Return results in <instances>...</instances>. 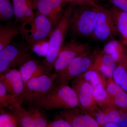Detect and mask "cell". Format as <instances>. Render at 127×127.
<instances>
[{
  "instance_id": "1",
  "label": "cell",
  "mask_w": 127,
  "mask_h": 127,
  "mask_svg": "<svg viewBox=\"0 0 127 127\" xmlns=\"http://www.w3.org/2000/svg\"><path fill=\"white\" fill-rule=\"evenodd\" d=\"M56 73H47L31 79L24 84L20 102L21 105L38 108L56 85Z\"/></svg>"
},
{
  "instance_id": "2",
  "label": "cell",
  "mask_w": 127,
  "mask_h": 127,
  "mask_svg": "<svg viewBox=\"0 0 127 127\" xmlns=\"http://www.w3.org/2000/svg\"><path fill=\"white\" fill-rule=\"evenodd\" d=\"M74 5L69 3L64 11L61 20L49 37L47 53L42 62L47 73H52L54 69L55 62L69 31L70 20Z\"/></svg>"
},
{
  "instance_id": "3",
  "label": "cell",
  "mask_w": 127,
  "mask_h": 127,
  "mask_svg": "<svg viewBox=\"0 0 127 127\" xmlns=\"http://www.w3.org/2000/svg\"><path fill=\"white\" fill-rule=\"evenodd\" d=\"M95 5H74L69 25L71 39L92 37L96 20Z\"/></svg>"
},
{
  "instance_id": "4",
  "label": "cell",
  "mask_w": 127,
  "mask_h": 127,
  "mask_svg": "<svg viewBox=\"0 0 127 127\" xmlns=\"http://www.w3.org/2000/svg\"><path fill=\"white\" fill-rule=\"evenodd\" d=\"M52 23L47 18L38 11L34 15V20L22 24L20 34L32 49L37 43L47 39L54 29Z\"/></svg>"
},
{
  "instance_id": "5",
  "label": "cell",
  "mask_w": 127,
  "mask_h": 127,
  "mask_svg": "<svg viewBox=\"0 0 127 127\" xmlns=\"http://www.w3.org/2000/svg\"><path fill=\"white\" fill-rule=\"evenodd\" d=\"M79 107L75 91L68 83L57 84L39 108L46 110L72 109Z\"/></svg>"
},
{
  "instance_id": "6",
  "label": "cell",
  "mask_w": 127,
  "mask_h": 127,
  "mask_svg": "<svg viewBox=\"0 0 127 127\" xmlns=\"http://www.w3.org/2000/svg\"><path fill=\"white\" fill-rule=\"evenodd\" d=\"M32 51L24 40L12 41L0 51V74L13 68H20L32 58Z\"/></svg>"
},
{
  "instance_id": "7",
  "label": "cell",
  "mask_w": 127,
  "mask_h": 127,
  "mask_svg": "<svg viewBox=\"0 0 127 127\" xmlns=\"http://www.w3.org/2000/svg\"><path fill=\"white\" fill-rule=\"evenodd\" d=\"M96 20L91 37L95 40L107 42L118 34L113 15L110 9L96 4Z\"/></svg>"
},
{
  "instance_id": "8",
  "label": "cell",
  "mask_w": 127,
  "mask_h": 127,
  "mask_svg": "<svg viewBox=\"0 0 127 127\" xmlns=\"http://www.w3.org/2000/svg\"><path fill=\"white\" fill-rule=\"evenodd\" d=\"M96 54V50L91 49L72 60L63 70L56 74L57 84L68 83L75 78L86 71L92 65Z\"/></svg>"
},
{
  "instance_id": "9",
  "label": "cell",
  "mask_w": 127,
  "mask_h": 127,
  "mask_svg": "<svg viewBox=\"0 0 127 127\" xmlns=\"http://www.w3.org/2000/svg\"><path fill=\"white\" fill-rule=\"evenodd\" d=\"M90 49L88 43H82L76 39H71L64 43L54 65L55 73L61 71L74 58Z\"/></svg>"
},
{
  "instance_id": "10",
  "label": "cell",
  "mask_w": 127,
  "mask_h": 127,
  "mask_svg": "<svg viewBox=\"0 0 127 127\" xmlns=\"http://www.w3.org/2000/svg\"><path fill=\"white\" fill-rule=\"evenodd\" d=\"M40 108L31 107L28 109L18 107L11 111L20 127H48V120Z\"/></svg>"
},
{
  "instance_id": "11",
  "label": "cell",
  "mask_w": 127,
  "mask_h": 127,
  "mask_svg": "<svg viewBox=\"0 0 127 127\" xmlns=\"http://www.w3.org/2000/svg\"><path fill=\"white\" fill-rule=\"evenodd\" d=\"M71 82L80 108L89 113L98 106L94 97L93 88L91 84L79 76Z\"/></svg>"
},
{
  "instance_id": "12",
  "label": "cell",
  "mask_w": 127,
  "mask_h": 127,
  "mask_svg": "<svg viewBox=\"0 0 127 127\" xmlns=\"http://www.w3.org/2000/svg\"><path fill=\"white\" fill-rule=\"evenodd\" d=\"M69 4L66 0H36L35 9L47 18L56 27L63 15V9Z\"/></svg>"
},
{
  "instance_id": "13",
  "label": "cell",
  "mask_w": 127,
  "mask_h": 127,
  "mask_svg": "<svg viewBox=\"0 0 127 127\" xmlns=\"http://www.w3.org/2000/svg\"><path fill=\"white\" fill-rule=\"evenodd\" d=\"M60 114L72 127H103L86 111L79 107L72 109H63Z\"/></svg>"
},
{
  "instance_id": "14",
  "label": "cell",
  "mask_w": 127,
  "mask_h": 127,
  "mask_svg": "<svg viewBox=\"0 0 127 127\" xmlns=\"http://www.w3.org/2000/svg\"><path fill=\"white\" fill-rule=\"evenodd\" d=\"M0 83L8 92L20 100L24 83L19 69L14 68L0 74Z\"/></svg>"
},
{
  "instance_id": "15",
  "label": "cell",
  "mask_w": 127,
  "mask_h": 127,
  "mask_svg": "<svg viewBox=\"0 0 127 127\" xmlns=\"http://www.w3.org/2000/svg\"><path fill=\"white\" fill-rule=\"evenodd\" d=\"M106 89L112 104L123 114L127 116V93L113 78L107 79Z\"/></svg>"
},
{
  "instance_id": "16",
  "label": "cell",
  "mask_w": 127,
  "mask_h": 127,
  "mask_svg": "<svg viewBox=\"0 0 127 127\" xmlns=\"http://www.w3.org/2000/svg\"><path fill=\"white\" fill-rule=\"evenodd\" d=\"M36 0H12L15 21L22 24L33 20Z\"/></svg>"
},
{
  "instance_id": "17",
  "label": "cell",
  "mask_w": 127,
  "mask_h": 127,
  "mask_svg": "<svg viewBox=\"0 0 127 127\" xmlns=\"http://www.w3.org/2000/svg\"><path fill=\"white\" fill-rule=\"evenodd\" d=\"M117 63L114 59L102 51L96 50V54L92 66L101 72L107 79L113 78Z\"/></svg>"
},
{
  "instance_id": "18",
  "label": "cell",
  "mask_w": 127,
  "mask_h": 127,
  "mask_svg": "<svg viewBox=\"0 0 127 127\" xmlns=\"http://www.w3.org/2000/svg\"><path fill=\"white\" fill-rule=\"evenodd\" d=\"M19 69L24 84L31 79L47 73L43 63L33 58L27 61Z\"/></svg>"
},
{
  "instance_id": "19",
  "label": "cell",
  "mask_w": 127,
  "mask_h": 127,
  "mask_svg": "<svg viewBox=\"0 0 127 127\" xmlns=\"http://www.w3.org/2000/svg\"><path fill=\"white\" fill-rule=\"evenodd\" d=\"M21 24L15 21L7 22L6 25H0V51L12 42L20 34Z\"/></svg>"
},
{
  "instance_id": "20",
  "label": "cell",
  "mask_w": 127,
  "mask_h": 127,
  "mask_svg": "<svg viewBox=\"0 0 127 127\" xmlns=\"http://www.w3.org/2000/svg\"><path fill=\"white\" fill-rule=\"evenodd\" d=\"M115 21L118 34L124 45L127 46V12L112 6L110 9Z\"/></svg>"
},
{
  "instance_id": "21",
  "label": "cell",
  "mask_w": 127,
  "mask_h": 127,
  "mask_svg": "<svg viewBox=\"0 0 127 127\" xmlns=\"http://www.w3.org/2000/svg\"><path fill=\"white\" fill-rule=\"evenodd\" d=\"M113 79L127 93V52L117 63Z\"/></svg>"
},
{
  "instance_id": "22",
  "label": "cell",
  "mask_w": 127,
  "mask_h": 127,
  "mask_svg": "<svg viewBox=\"0 0 127 127\" xmlns=\"http://www.w3.org/2000/svg\"><path fill=\"white\" fill-rule=\"evenodd\" d=\"M102 50L104 53L111 56L116 63L127 52L122 41L113 39L107 42Z\"/></svg>"
},
{
  "instance_id": "23",
  "label": "cell",
  "mask_w": 127,
  "mask_h": 127,
  "mask_svg": "<svg viewBox=\"0 0 127 127\" xmlns=\"http://www.w3.org/2000/svg\"><path fill=\"white\" fill-rule=\"evenodd\" d=\"M20 100L10 94L4 86L0 83V107L13 111L21 106Z\"/></svg>"
},
{
  "instance_id": "24",
  "label": "cell",
  "mask_w": 127,
  "mask_h": 127,
  "mask_svg": "<svg viewBox=\"0 0 127 127\" xmlns=\"http://www.w3.org/2000/svg\"><path fill=\"white\" fill-rule=\"evenodd\" d=\"M79 76L89 83L94 87L100 84L106 87L107 79L96 69L91 66L88 70Z\"/></svg>"
},
{
  "instance_id": "25",
  "label": "cell",
  "mask_w": 127,
  "mask_h": 127,
  "mask_svg": "<svg viewBox=\"0 0 127 127\" xmlns=\"http://www.w3.org/2000/svg\"><path fill=\"white\" fill-rule=\"evenodd\" d=\"M15 17L13 5L10 1H0V20L3 21H11Z\"/></svg>"
},
{
  "instance_id": "26",
  "label": "cell",
  "mask_w": 127,
  "mask_h": 127,
  "mask_svg": "<svg viewBox=\"0 0 127 127\" xmlns=\"http://www.w3.org/2000/svg\"><path fill=\"white\" fill-rule=\"evenodd\" d=\"M0 108V127H20L18 122L13 114Z\"/></svg>"
},
{
  "instance_id": "27",
  "label": "cell",
  "mask_w": 127,
  "mask_h": 127,
  "mask_svg": "<svg viewBox=\"0 0 127 127\" xmlns=\"http://www.w3.org/2000/svg\"><path fill=\"white\" fill-rule=\"evenodd\" d=\"M102 110L106 114L109 124H118L124 116L119 110L114 106H109Z\"/></svg>"
},
{
  "instance_id": "28",
  "label": "cell",
  "mask_w": 127,
  "mask_h": 127,
  "mask_svg": "<svg viewBox=\"0 0 127 127\" xmlns=\"http://www.w3.org/2000/svg\"><path fill=\"white\" fill-rule=\"evenodd\" d=\"M47 39L41 41L35 45L32 49V51L34 52L39 56L45 57L49 43V40H47Z\"/></svg>"
},
{
  "instance_id": "29",
  "label": "cell",
  "mask_w": 127,
  "mask_h": 127,
  "mask_svg": "<svg viewBox=\"0 0 127 127\" xmlns=\"http://www.w3.org/2000/svg\"><path fill=\"white\" fill-rule=\"evenodd\" d=\"M48 127H72L70 123L60 114L56 116L53 120L49 123Z\"/></svg>"
},
{
  "instance_id": "30",
  "label": "cell",
  "mask_w": 127,
  "mask_h": 127,
  "mask_svg": "<svg viewBox=\"0 0 127 127\" xmlns=\"http://www.w3.org/2000/svg\"><path fill=\"white\" fill-rule=\"evenodd\" d=\"M109 2L113 7L127 12V0H109Z\"/></svg>"
},
{
  "instance_id": "31",
  "label": "cell",
  "mask_w": 127,
  "mask_h": 127,
  "mask_svg": "<svg viewBox=\"0 0 127 127\" xmlns=\"http://www.w3.org/2000/svg\"><path fill=\"white\" fill-rule=\"evenodd\" d=\"M69 3L75 5H95V3L94 0H66Z\"/></svg>"
},
{
  "instance_id": "32",
  "label": "cell",
  "mask_w": 127,
  "mask_h": 127,
  "mask_svg": "<svg viewBox=\"0 0 127 127\" xmlns=\"http://www.w3.org/2000/svg\"><path fill=\"white\" fill-rule=\"evenodd\" d=\"M103 127H120L117 124L113 123H109L105 125Z\"/></svg>"
},
{
  "instance_id": "33",
  "label": "cell",
  "mask_w": 127,
  "mask_h": 127,
  "mask_svg": "<svg viewBox=\"0 0 127 127\" xmlns=\"http://www.w3.org/2000/svg\"><path fill=\"white\" fill-rule=\"evenodd\" d=\"M95 1V3L98 4V2H102V1H104V0H94Z\"/></svg>"
},
{
  "instance_id": "34",
  "label": "cell",
  "mask_w": 127,
  "mask_h": 127,
  "mask_svg": "<svg viewBox=\"0 0 127 127\" xmlns=\"http://www.w3.org/2000/svg\"><path fill=\"white\" fill-rule=\"evenodd\" d=\"M10 0H0V1H10Z\"/></svg>"
}]
</instances>
